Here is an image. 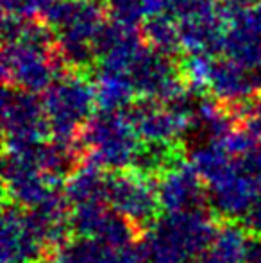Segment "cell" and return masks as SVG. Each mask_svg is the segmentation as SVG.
Masks as SVG:
<instances>
[{
  "instance_id": "6da1fadb",
  "label": "cell",
  "mask_w": 261,
  "mask_h": 263,
  "mask_svg": "<svg viewBox=\"0 0 261 263\" xmlns=\"http://www.w3.org/2000/svg\"><path fill=\"white\" fill-rule=\"evenodd\" d=\"M218 226L206 208L165 213L139 238V263H193L213 242Z\"/></svg>"
},
{
  "instance_id": "7a4b0ae2",
  "label": "cell",
  "mask_w": 261,
  "mask_h": 263,
  "mask_svg": "<svg viewBox=\"0 0 261 263\" xmlns=\"http://www.w3.org/2000/svg\"><path fill=\"white\" fill-rule=\"evenodd\" d=\"M106 7L95 0H56L47 11L56 50L68 72L86 73L97 66V38L106 25Z\"/></svg>"
},
{
  "instance_id": "3957f363",
  "label": "cell",
  "mask_w": 261,
  "mask_h": 263,
  "mask_svg": "<svg viewBox=\"0 0 261 263\" xmlns=\"http://www.w3.org/2000/svg\"><path fill=\"white\" fill-rule=\"evenodd\" d=\"M43 107L50 129V140L73 143L83 127L97 113V91L86 73L65 72L47 91H43Z\"/></svg>"
},
{
  "instance_id": "277c9868",
  "label": "cell",
  "mask_w": 261,
  "mask_h": 263,
  "mask_svg": "<svg viewBox=\"0 0 261 263\" xmlns=\"http://www.w3.org/2000/svg\"><path fill=\"white\" fill-rule=\"evenodd\" d=\"M83 161L106 172L131 168L142 140L126 111H98L88 120L79 135Z\"/></svg>"
},
{
  "instance_id": "5b68a950",
  "label": "cell",
  "mask_w": 261,
  "mask_h": 263,
  "mask_svg": "<svg viewBox=\"0 0 261 263\" xmlns=\"http://www.w3.org/2000/svg\"><path fill=\"white\" fill-rule=\"evenodd\" d=\"M4 153L36 156L50 138L43 101L32 91L6 86L2 91Z\"/></svg>"
},
{
  "instance_id": "8992f818",
  "label": "cell",
  "mask_w": 261,
  "mask_h": 263,
  "mask_svg": "<svg viewBox=\"0 0 261 263\" xmlns=\"http://www.w3.org/2000/svg\"><path fill=\"white\" fill-rule=\"evenodd\" d=\"M2 79L6 86H14L32 93H43L50 84L68 70L63 66L56 45L29 42L4 43Z\"/></svg>"
},
{
  "instance_id": "52a82bcc",
  "label": "cell",
  "mask_w": 261,
  "mask_h": 263,
  "mask_svg": "<svg viewBox=\"0 0 261 263\" xmlns=\"http://www.w3.org/2000/svg\"><path fill=\"white\" fill-rule=\"evenodd\" d=\"M106 201L116 213L126 217L139 235L159 218L161 204L156 179L134 168L108 172Z\"/></svg>"
},
{
  "instance_id": "ba28073f",
  "label": "cell",
  "mask_w": 261,
  "mask_h": 263,
  "mask_svg": "<svg viewBox=\"0 0 261 263\" xmlns=\"http://www.w3.org/2000/svg\"><path fill=\"white\" fill-rule=\"evenodd\" d=\"M129 76L136 97L161 104H172L190 90L179 65L172 61L170 55L157 52L149 45L132 63Z\"/></svg>"
},
{
  "instance_id": "9c48e42d",
  "label": "cell",
  "mask_w": 261,
  "mask_h": 263,
  "mask_svg": "<svg viewBox=\"0 0 261 263\" xmlns=\"http://www.w3.org/2000/svg\"><path fill=\"white\" fill-rule=\"evenodd\" d=\"M63 190L38 166L34 156L4 153V201L24 210H34Z\"/></svg>"
},
{
  "instance_id": "30bf717a",
  "label": "cell",
  "mask_w": 261,
  "mask_h": 263,
  "mask_svg": "<svg viewBox=\"0 0 261 263\" xmlns=\"http://www.w3.org/2000/svg\"><path fill=\"white\" fill-rule=\"evenodd\" d=\"M0 240H2V263H45L50 256L49 247L32 224L29 211L9 201H4Z\"/></svg>"
},
{
  "instance_id": "8fae6325",
  "label": "cell",
  "mask_w": 261,
  "mask_h": 263,
  "mask_svg": "<svg viewBox=\"0 0 261 263\" xmlns=\"http://www.w3.org/2000/svg\"><path fill=\"white\" fill-rule=\"evenodd\" d=\"M261 195L259 181L236 159L229 172L208 186V202L222 220H240Z\"/></svg>"
},
{
  "instance_id": "7c38bea8",
  "label": "cell",
  "mask_w": 261,
  "mask_h": 263,
  "mask_svg": "<svg viewBox=\"0 0 261 263\" xmlns=\"http://www.w3.org/2000/svg\"><path fill=\"white\" fill-rule=\"evenodd\" d=\"M204 181L198 177L190 159H183L156 179L157 197L165 213L200 210L208 202Z\"/></svg>"
},
{
  "instance_id": "4fadbf2b",
  "label": "cell",
  "mask_w": 261,
  "mask_h": 263,
  "mask_svg": "<svg viewBox=\"0 0 261 263\" xmlns=\"http://www.w3.org/2000/svg\"><path fill=\"white\" fill-rule=\"evenodd\" d=\"M138 242L126 247H111L101 240L75 236L54 251L45 263H139Z\"/></svg>"
},
{
  "instance_id": "5bb4252c",
  "label": "cell",
  "mask_w": 261,
  "mask_h": 263,
  "mask_svg": "<svg viewBox=\"0 0 261 263\" xmlns=\"http://www.w3.org/2000/svg\"><path fill=\"white\" fill-rule=\"evenodd\" d=\"M209 93L226 106H238L256 97V86L252 70L240 66L231 59H216L209 81Z\"/></svg>"
},
{
  "instance_id": "9a60e30c",
  "label": "cell",
  "mask_w": 261,
  "mask_h": 263,
  "mask_svg": "<svg viewBox=\"0 0 261 263\" xmlns=\"http://www.w3.org/2000/svg\"><path fill=\"white\" fill-rule=\"evenodd\" d=\"M226 24L222 22L220 14L204 18H192V20L179 22L181 31L183 50L188 52H206V54H220L222 52V40L226 34Z\"/></svg>"
},
{
  "instance_id": "2e32d148",
  "label": "cell",
  "mask_w": 261,
  "mask_h": 263,
  "mask_svg": "<svg viewBox=\"0 0 261 263\" xmlns=\"http://www.w3.org/2000/svg\"><path fill=\"white\" fill-rule=\"evenodd\" d=\"M106 183H108L106 170L83 161L75 168V172L70 174L68 179L65 181V197L68 199L72 208L86 202L106 201Z\"/></svg>"
},
{
  "instance_id": "e0dca14e",
  "label": "cell",
  "mask_w": 261,
  "mask_h": 263,
  "mask_svg": "<svg viewBox=\"0 0 261 263\" xmlns=\"http://www.w3.org/2000/svg\"><path fill=\"white\" fill-rule=\"evenodd\" d=\"M247 231L238 220H224L213 242L198 256L197 263H244Z\"/></svg>"
},
{
  "instance_id": "ac0fdd59",
  "label": "cell",
  "mask_w": 261,
  "mask_h": 263,
  "mask_svg": "<svg viewBox=\"0 0 261 263\" xmlns=\"http://www.w3.org/2000/svg\"><path fill=\"white\" fill-rule=\"evenodd\" d=\"M95 91H97V104L102 111H122L131 106L132 99L136 97L129 73L102 68H97Z\"/></svg>"
},
{
  "instance_id": "d6986e66",
  "label": "cell",
  "mask_w": 261,
  "mask_h": 263,
  "mask_svg": "<svg viewBox=\"0 0 261 263\" xmlns=\"http://www.w3.org/2000/svg\"><path fill=\"white\" fill-rule=\"evenodd\" d=\"M220 54L244 68L254 70L261 66V38L244 27L231 25L226 29Z\"/></svg>"
},
{
  "instance_id": "ffe728a7",
  "label": "cell",
  "mask_w": 261,
  "mask_h": 263,
  "mask_svg": "<svg viewBox=\"0 0 261 263\" xmlns=\"http://www.w3.org/2000/svg\"><path fill=\"white\" fill-rule=\"evenodd\" d=\"M143 40L150 49L161 54L175 55L183 50L179 22L170 13L156 14L143 22Z\"/></svg>"
},
{
  "instance_id": "44dd1931",
  "label": "cell",
  "mask_w": 261,
  "mask_h": 263,
  "mask_svg": "<svg viewBox=\"0 0 261 263\" xmlns=\"http://www.w3.org/2000/svg\"><path fill=\"white\" fill-rule=\"evenodd\" d=\"M190 163L195 168L206 188L229 172L236 159H233L216 142H202L190 153Z\"/></svg>"
},
{
  "instance_id": "7402d4cb",
  "label": "cell",
  "mask_w": 261,
  "mask_h": 263,
  "mask_svg": "<svg viewBox=\"0 0 261 263\" xmlns=\"http://www.w3.org/2000/svg\"><path fill=\"white\" fill-rule=\"evenodd\" d=\"M111 206L106 201L86 202L72 208V229L73 236L79 238H97L104 226L108 215L111 213Z\"/></svg>"
},
{
  "instance_id": "603a6c76",
  "label": "cell",
  "mask_w": 261,
  "mask_h": 263,
  "mask_svg": "<svg viewBox=\"0 0 261 263\" xmlns=\"http://www.w3.org/2000/svg\"><path fill=\"white\" fill-rule=\"evenodd\" d=\"M215 63V55L206 52H188L183 58L179 68L190 90L200 95H204V91H209V81H211Z\"/></svg>"
},
{
  "instance_id": "cb8c5ba5",
  "label": "cell",
  "mask_w": 261,
  "mask_h": 263,
  "mask_svg": "<svg viewBox=\"0 0 261 263\" xmlns=\"http://www.w3.org/2000/svg\"><path fill=\"white\" fill-rule=\"evenodd\" d=\"M106 13L115 24L138 27L142 20H147L143 0H106Z\"/></svg>"
},
{
  "instance_id": "d4e9b609",
  "label": "cell",
  "mask_w": 261,
  "mask_h": 263,
  "mask_svg": "<svg viewBox=\"0 0 261 263\" xmlns=\"http://www.w3.org/2000/svg\"><path fill=\"white\" fill-rule=\"evenodd\" d=\"M220 0H168V13L177 22L218 14Z\"/></svg>"
},
{
  "instance_id": "484cf974",
  "label": "cell",
  "mask_w": 261,
  "mask_h": 263,
  "mask_svg": "<svg viewBox=\"0 0 261 263\" xmlns=\"http://www.w3.org/2000/svg\"><path fill=\"white\" fill-rule=\"evenodd\" d=\"M216 143L233 159H242L258 149V142L254 140V136L242 124H238L229 133H226Z\"/></svg>"
},
{
  "instance_id": "4316f807",
  "label": "cell",
  "mask_w": 261,
  "mask_h": 263,
  "mask_svg": "<svg viewBox=\"0 0 261 263\" xmlns=\"http://www.w3.org/2000/svg\"><path fill=\"white\" fill-rule=\"evenodd\" d=\"M56 0H0L6 16L20 18H39L45 16L47 11Z\"/></svg>"
},
{
  "instance_id": "83f0119b",
  "label": "cell",
  "mask_w": 261,
  "mask_h": 263,
  "mask_svg": "<svg viewBox=\"0 0 261 263\" xmlns=\"http://www.w3.org/2000/svg\"><path fill=\"white\" fill-rule=\"evenodd\" d=\"M233 109L238 117V122L254 136L256 142L261 143V95L234 106Z\"/></svg>"
},
{
  "instance_id": "f1b7e54d",
  "label": "cell",
  "mask_w": 261,
  "mask_h": 263,
  "mask_svg": "<svg viewBox=\"0 0 261 263\" xmlns=\"http://www.w3.org/2000/svg\"><path fill=\"white\" fill-rule=\"evenodd\" d=\"M231 25L244 27V29H247V31H251L252 34H256L261 38V0H258L256 4H252V6L245 7V9L240 13V16H238Z\"/></svg>"
},
{
  "instance_id": "f546056e",
  "label": "cell",
  "mask_w": 261,
  "mask_h": 263,
  "mask_svg": "<svg viewBox=\"0 0 261 263\" xmlns=\"http://www.w3.org/2000/svg\"><path fill=\"white\" fill-rule=\"evenodd\" d=\"M242 226L245 228L247 233H254V235H261V195L251 204V208L245 211V215L240 218Z\"/></svg>"
},
{
  "instance_id": "4dcf8cb0",
  "label": "cell",
  "mask_w": 261,
  "mask_h": 263,
  "mask_svg": "<svg viewBox=\"0 0 261 263\" xmlns=\"http://www.w3.org/2000/svg\"><path fill=\"white\" fill-rule=\"evenodd\" d=\"M244 263H261V235L247 233L244 247Z\"/></svg>"
},
{
  "instance_id": "1f68e13d",
  "label": "cell",
  "mask_w": 261,
  "mask_h": 263,
  "mask_svg": "<svg viewBox=\"0 0 261 263\" xmlns=\"http://www.w3.org/2000/svg\"><path fill=\"white\" fill-rule=\"evenodd\" d=\"M16 263H34V261H16Z\"/></svg>"
}]
</instances>
